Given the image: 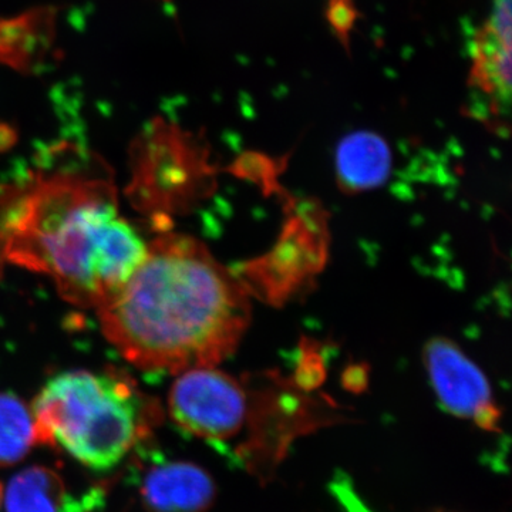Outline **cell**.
<instances>
[{"instance_id":"obj_1","label":"cell","mask_w":512,"mask_h":512,"mask_svg":"<svg viewBox=\"0 0 512 512\" xmlns=\"http://www.w3.org/2000/svg\"><path fill=\"white\" fill-rule=\"evenodd\" d=\"M0 192V259L49 276L67 301L100 308L143 264L148 244L120 214L103 164L79 147Z\"/></svg>"},{"instance_id":"obj_2","label":"cell","mask_w":512,"mask_h":512,"mask_svg":"<svg viewBox=\"0 0 512 512\" xmlns=\"http://www.w3.org/2000/svg\"><path fill=\"white\" fill-rule=\"evenodd\" d=\"M104 336L147 372L215 366L251 319L244 286L197 239L161 235L143 264L97 308Z\"/></svg>"},{"instance_id":"obj_3","label":"cell","mask_w":512,"mask_h":512,"mask_svg":"<svg viewBox=\"0 0 512 512\" xmlns=\"http://www.w3.org/2000/svg\"><path fill=\"white\" fill-rule=\"evenodd\" d=\"M30 409L39 444L60 447L84 467L100 471L121 463L160 413L131 377L114 369L60 373Z\"/></svg>"},{"instance_id":"obj_4","label":"cell","mask_w":512,"mask_h":512,"mask_svg":"<svg viewBox=\"0 0 512 512\" xmlns=\"http://www.w3.org/2000/svg\"><path fill=\"white\" fill-rule=\"evenodd\" d=\"M168 412L174 423L192 436L224 441L244 427L247 396L234 377L215 366L192 367L175 379L168 394Z\"/></svg>"},{"instance_id":"obj_5","label":"cell","mask_w":512,"mask_h":512,"mask_svg":"<svg viewBox=\"0 0 512 512\" xmlns=\"http://www.w3.org/2000/svg\"><path fill=\"white\" fill-rule=\"evenodd\" d=\"M512 0H493L471 45L468 111L497 133L508 128L512 80Z\"/></svg>"},{"instance_id":"obj_6","label":"cell","mask_w":512,"mask_h":512,"mask_svg":"<svg viewBox=\"0 0 512 512\" xmlns=\"http://www.w3.org/2000/svg\"><path fill=\"white\" fill-rule=\"evenodd\" d=\"M424 363L447 412L476 421L484 429H495L500 413L494 406L490 383L463 350L450 340L434 339L424 348Z\"/></svg>"},{"instance_id":"obj_7","label":"cell","mask_w":512,"mask_h":512,"mask_svg":"<svg viewBox=\"0 0 512 512\" xmlns=\"http://www.w3.org/2000/svg\"><path fill=\"white\" fill-rule=\"evenodd\" d=\"M148 512H205L217 497V485L204 468L170 461L148 470L141 484Z\"/></svg>"},{"instance_id":"obj_8","label":"cell","mask_w":512,"mask_h":512,"mask_svg":"<svg viewBox=\"0 0 512 512\" xmlns=\"http://www.w3.org/2000/svg\"><path fill=\"white\" fill-rule=\"evenodd\" d=\"M55 35V13L35 10L0 19V64L29 72L45 56Z\"/></svg>"},{"instance_id":"obj_9","label":"cell","mask_w":512,"mask_h":512,"mask_svg":"<svg viewBox=\"0 0 512 512\" xmlns=\"http://www.w3.org/2000/svg\"><path fill=\"white\" fill-rule=\"evenodd\" d=\"M336 167L346 191L372 190L389 174V148L372 134L350 136L340 144Z\"/></svg>"},{"instance_id":"obj_10","label":"cell","mask_w":512,"mask_h":512,"mask_svg":"<svg viewBox=\"0 0 512 512\" xmlns=\"http://www.w3.org/2000/svg\"><path fill=\"white\" fill-rule=\"evenodd\" d=\"M66 491L62 478L47 467L20 471L3 488L5 512H62Z\"/></svg>"},{"instance_id":"obj_11","label":"cell","mask_w":512,"mask_h":512,"mask_svg":"<svg viewBox=\"0 0 512 512\" xmlns=\"http://www.w3.org/2000/svg\"><path fill=\"white\" fill-rule=\"evenodd\" d=\"M39 444L32 409L13 393H0V467L20 463Z\"/></svg>"}]
</instances>
